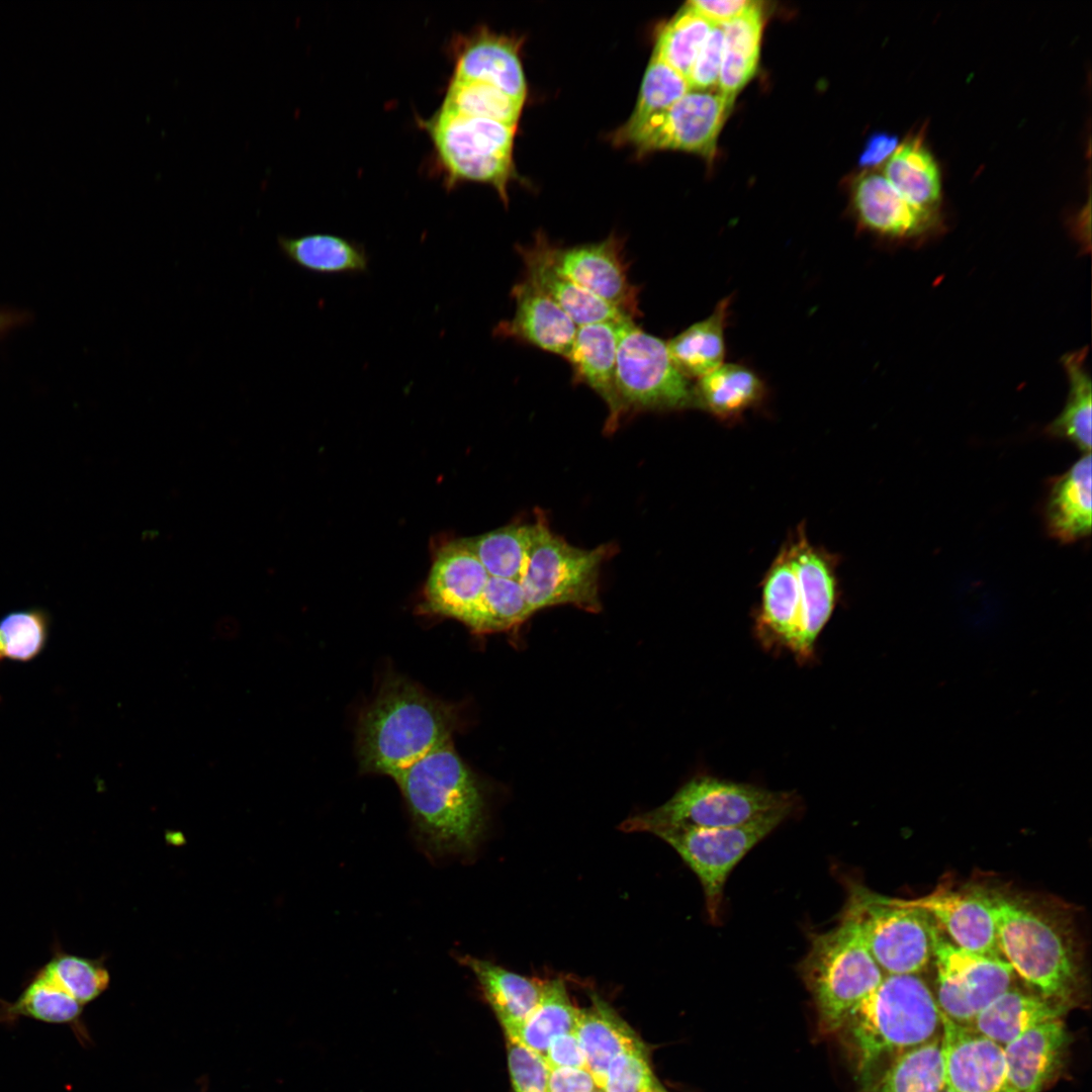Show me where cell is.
Instances as JSON below:
<instances>
[{
	"instance_id": "obj_30",
	"label": "cell",
	"mask_w": 1092,
	"mask_h": 1092,
	"mask_svg": "<svg viewBox=\"0 0 1092 1092\" xmlns=\"http://www.w3.org/2000/svg\"><path fill=\"white\" fill-rule=\"evenodd\" d=\"M1067 1006L1012 987L991 1001L970 1027L1004 1046L1042 1022L1061 1018Z\"/></svg>"
},
{
	"instance_id": "obj_50",
	"label": "cell",
	"mask_w": 1092,
	"mask_h": 1092,
	"mask_svg": "<svg viewBox=\"0 0 1092 1092\" xmlns=\"http://www.w3.org/2000/svg\"><path fill=\"white\" fill-rule=\"evenodd\" d=\"M754 3L755 1L750 0H693L686 5L714 24H725Z\"/></svg>"
},
{
	"instance_id": "obj_48",
	"label": "cell",
	"mask_w": 1092,
	"mask_h": 1092,
	"mask_svg": "<svg viewBox=\"0 0 1092 1092\" xmlns=\"http://www.w3.org/2000/svg\"><path fill=\"white\" fill-rule=\"evenodd\" d=\"M723 41V26L722 24H715L702 46L688 76L691 90L710 91L718 87Z\"/></svg>"
},
{
	"instance_id": "obj_52",
	"label": "cell",
	"mask_w": 1092,
	"mask_h": 1092,
	"mask_svg": "<svg viewBox=\"0 0 1092 1092\" xmlns=\"http://www.w3.org/2000/svg\"><path fill=\"white\" fill-rule=\"evenodd\" d=\"M899 146L897 135L880 131L873 133L866 142L858 163L861 167H876L886 162Z\"/></svg>"
},
{
	"instance_id": "obj_6",
	"label": "cell",
	"mask_w": 1092,
	"mask_h": 1092,
	"mask_svg": "<svg viewBox=\"0 0 1092 1092\" xmlns=\"http://www.w3.org/2000/svg\"><path fill=\"white\" fill-rule=\"evenodd\" d=\"M794 804L789 793L700 777L682 786L660 807L628 819L622 828L654 833L668 827H740L775 818L784 820Z\"/></svg>"
},
{
	"instance_id": "obj_19",
	"label": "cell",
	"mask_w": 1092,
	"mask_h": 1092,
	"mask_svg": "<svg viewBox=\"0 0 1092 1092\" xmlns=\"http://www.w3.org/2000/svg\"><path fill=\"white\" fill-rule=\"evenodd\" d=\"M521 40L480 28L453 41L451 79L489 84L524 103L527 84L519 50Z\"/></svg>"
},
{
	"instance_id": "obj_20",
	"label": "cell",
	"mask_w": 1092,
	"mask_h": 1092,
	"mask_svg": "<svg viewBox=\"0 0 1092 1092\" xmlns=\"http://www.w3.org/2000/svg\"><path fill=\"white\" fill-rule=\"evenodd\" d=\"M489 574L464 540L437 553L425 590L423 609L463 623L476 607Z\"/></svg>"
},
{
	"instance_id": "obj_29",
	"label": "cell",
	"mask_w": 1092,
	"mask_h": 1092,
	"mask_svg": "<svg viewBox=\"0 0 1092 1092\" xmlns=\"http://www.w3.org/2000/svg\"><path fill=\"white\" fill-rule=\"evenodd\" d=\"M800 612L799 581L787 541L762 580L758 625L793 650L799 635Z\"/></svg>"
},
{
	"instance_id": "obj_28",
	"label": "cell",
	"mask_w": 1092,
	"mask_h": 1092,
	"mask_svg": "<svg viewBox=\"0 0 1092 1092\" xmlns=\"http://www.w3.org/2000/svg\"><path fill=\"white\" fill-rule=\"evenodd\" d=\"M524 267L525 278L551 297L577 327L605 321L633 320L555 271L546 261L539 246L517 247Z\"/></svg>"
},
{
	"instance_id": "obj_38",
	"label": "cell",
	"mask_w": 1092,
	"mask_h": 1092,
	"mask_svg": "<svg viewBox=\"0 0 1092 1092\" xmlns=\"http://www.w3.org/2000/svg\"><path fill=\"white\" fill-rule=\"evenodd\" d=\"M534 533L535 523H517L463 540L489 576L519 580L528 561Z\"/></svg>"
},
{
	"instance_id": "obj_27",
	"label": "cell",
	"mask_w": 1092,
	"mask_h": 1092,
	"mask_svg": "<svg viewBox=\"0 0 1092 1092\" xmlns=\"http://www.w3.org/2000/svg\"><path fill=\"white\" fill-rule=\"evenodd\" d=\"M883 175L912 205L941 212L940 170L922 130L908 135L886 161Z\"/></svg>"
},
{
	"instance_id": "obj_53",
	"label": "cell",
	"mask_w": 1092,
	"mask_h": 1092,
	"mask_svg": "<svg viewBox=\"0 0 1092 1092\" xmlns=\"http://www.w3.org/2000/svg\"><path fill=\"white\" fill-rule=\"evenodd\" d=\"M3 658H4L3 648H2V643H1V640H0V660L3 659Z\"/></svg>"
},
{
	"instance_id": "obj_33",
	"label": "cell",
	"mask_w": 1092,
	"mask_h": 1092,
	"mask_svg": "<svg viewBox=\"0 0 1092 1092\" xmlns=\"http://www.w3.org/2000/svg\"><path fill=\"white\" fill-rule=\"evenodd\" d=\"M722 26L724 41L718 91L735 100L758 67L763 26L761 4L755 1L745 12Z\"/></svg>"
},
{
	"instance_id": "obj_32",
	"label": "cell",
	"mask_w": 1092,
	"mask_h": 1092,
	"mask_svg": "<svg viewBox=\"0 0 1092 1092\" xmlns=\"http://www.w3.org/2000/svg\"><path fill=\"white\" fill-rule=\"evenodd\" d=\"M695 407L733 421L757 405L765 396V384L749 367L723 363L693 385Z\"/></svg>"
},
{
	"instance_id": "obj_7",
	"label": "cell",
	"mask_w": 1092,
	"mask_h": 1092,
	"mask_svg": "<svg viewBox=\"0 0 1092 1092\" xmlns=\"http://www.w3.org/2000/svg\"><path fill=\"white\" fill-rule=\"evenodd\" d=\"M434 146L446 184L462 181L491 185L505 204L513 177V145L517 125L438 109L422 121Z\"/></svg>"
},
{
	"instance_id": "obj_3",
	"label": "cell",
	"mask_w": 1092,
	"mask_h": 1092,
	"mask_svg": "<svg viewBox=\"0 0 1092 1092\" xmlns=\"http://www.w3.org/2000/svg\"><path fill=\"white\" fill-rule=\"evenodd\" d=\"M842 1027L850 1034L860 1078L868 1087L884 1060L937 1038L941 1011L918 974L886 975L850 1011Z\"/></svg>"
},
{
	"instance_id": "obj_34",
	"label": "cell",
	"mask_w": 1092,
	"mask_h": 1092,
	"mask_svg": "<svg viewBox=\"0 0 1092 1092\" xmlns=\"http://www.w3.org/2000/svg\"><path fill=\"white\" fill-rule=\"evenodd\" d=\"M1087 348L1069 352L1061 358L1069 390L1064 408L1045 428V433L1074 444L1083 453H1091L1092 383L1086 367Z\"/></svg>"
},
{
	"instance_id": "obj_24",
	"label": "cell",
	"mask_w": 1092,
	"mask_h": 1092,
	"mask_svg": "<svg viewBox=\"0 0 1092 1092\" xmlns=\"http://www.w3.org/2000/svg\"><path fill=\"white\" fill-rule=\"evenodd\" d=\"M1091 453H1085L1052 484L1044 507L1049 534L1072 543L1091 533Z\"/></svg>"
},
{
	"instance_id": "obj_41",
	"label": "cell",
	"mask_w": 1092,
	"mask_h": 1092,
	"mask_svg": "<svg viewBox=\"0 0 1092 1092\" xmlns=\"http://www.w3.org/2000/svg\"><path fill=\"white\" fill-rule=\"evenodd\" d=\"M524 103L485 83L450 79L440 110L517 125Z\"/></svg>"
},
{
	"instance_id": "obj_36",
	"label": "cell",
	"mask_w": 1092,
	"mask_h": 1092,
	"mask_svg": "<svg viewBox=\"0 0 1092 1092\" xmlns=\"http://www.w3.org/2000/svg\"><path fill=\"white\" fill-rule=\"evenodd\" d=\"M578 1009L572 1004L565 984L560 979L543 981L540 999L531 1013L509 1040L519 1042L545 1056L551 1041L574 1031Z\"/></svg>"
},
{
	"instance_id": "obj_11",
	"label": "cell",
	"mask_w": 1092,
	"mask_h": 1092,
	"mask_svg": "<svg viewBox=\"0 0 1092 1092\" xmlns=\"http://www.w3.org/2000/svg\"><path fill=\"white\" fill-rule=\"evenodd\" d=\"M733 103L718 90H691L668 108L636 124H624L614 141L629 144L641 154L676 150L710 158Z\"/></svg>"
},
{
	"instance_id": "obj_10",
	"label": "cell",
	"mask_w": 1092,
	"mask_h": 1092,
	"mask_svg": "<svg viewBox=\"0 0 1092 1092\" xmlns=\"http://www.w3.org/2000/svg\"><path fill=\"white\" fill-rule=\"evenodd\" d=\"M616 385L623 416L695 407L694 384L673 365L666 342L634 320L620 324Z\"/></svg>"
},
{
	"instance_id": "obj_54",
	"label": "cell",
	"mask_w": 1092,
	"mask_h": 1092,
	"mask_svg": "<svg viewBox=\"0 0 1092 1092\" xmlns=\"http://www.w3.org/2000/svg\"><path fill=\"white\" fill-rule=\"evenodd\" d=\"M657 1092H665V1091H664V1090H663V1089H662V1088L660 1087V1088H659V1089L657 1090Z\"/></svg>"
},
{
	"instance_id": "obj_47",
	"label": "cell",
	"mask_w": 1092,
	"mask_h": 1092,
	"mask_svg": "<svg viewBox=\"0 0 1092 1092\" xmlns=\"http://www.w3.org/2000/svg\"><path fill=\"white\" fill-rule=\"evenodd\" d=\"M507 1048L514 1092H549V1070L543 1058L525 1045L509 1039Z\"/></svg>"
},
{
	"instance_id": "obj_22",
	"label": "cell",
	"mask_w": 1092,
	"mask_h": 1092,
	"mask_svg": "<svg viewBox=\"0 0 1092 1092\" xmlns=\"http://www.w3.org/2000/svg\"><path fill=\"white\" fill-rule=\"evenodd\" d=\"M625 321V320H623ZM623 321H605L577 327L565 357L573 383L585 384L606 403L607 433L614 432L623 416L616 385L619 328Z\"/></svg>"
},
{
	"instance_id": "obj_44",
	"label": "cell",
	"mask_w": 1092,
	"mask_h": 1092,
	"mask_svg": "<svg viewBox=\"0 0 1092 1092\" xmlns=\"http://www.w3.org/2000/svg\"><path fill=\"white\" fill-rule=\"evenodd\" d=\"M688 79L652 54L645 71L637 103L625 125H633L664 110L690 92Z\"/></svg>"
},
{
	"instance_id": "obj_13",
	"label": "cell",
	"mask_w": 1092,
	"mask_h": 1092,
	"mask_svg": "<svg viewBox=\"0 0 1092 1092\" xmlns=\"http://www.w3.org/2000/svg\"><path fill=\"white\" fill-rule=\"evenodd\" d=\"M782 821L775 818L732 828L668 827L653 834L669 844L697 875L709 916L716 922L731 871Z\"/></svg>"
},
{
	"instance_id": "obj_4",
	"label": "cell",
	"mask_w": 1092,
	"mask_h": 1092,
	"mask_svg": "<svg viewBox=\"0 0 1092 1092\" xmlns=\"http://www.w3.org/2000/svg\"><path fill=\"white\" fill-rule=\"evenodd\" d=\"M989 896L1000 954L1040 996L1067 1006L1076 990L1078 967L1065 931L1034 906L1001 894Z\"/></svg>"
},
{
	"instance_id": "obj_39",
	"label": "cell",
	"mask_w": 1092,
	"mask_h": 1092,
	"mask_svg": "<svg viewBox=\"0 0 1092 1092\" xmlns=\"http://www.w3.org/2000/svg\"><path fill=\"white\" fill-rule=\"evenodd\" d=\"M944 1089L939 1038L895 1058L873 1092H941Z\"/></svg>"
},
{
	"instance_id": "obj_49",
	"label": "cell",
	"mask_w": 1092,
	"mask_h": 1092,
	"mask_svg": "<svg viewBox=\"0 0 1092 1092\" xmlns=\"http://www.w3.org/2000/svg\"><path fill=\"white\" fill-rule=\"evenodd\" d=\"M543 1060L548 1068L586 1069L583 1050L575 1031L555 1037L549 1044Z\"/></svg>"
},
{
	"instance_id": "obj_46",
	"label": "cell",
	"mask_w": 1092,
	"mask_h": 1092,
	"mask_svg": "<svg viewBox=\"0 0 1092 1092\" xmlns=\"http://www.w3.org/2000/svg\"><path fill=\"white\" fill-rule=\"evenodd\" d=\"M656 1082L646 1061L644 1048L628 1050L610 1063L603 1092H656Z\"/></svg>"
},
{
	"instance_id": "obj_15",
	"label": "cell",
	"mask_w": 1092,
	"mask_h": 1092,
	"mask_svg": "<svg viewBox=\"0 0 1092 1092\" xmlns=\"http://www.w3.org/2000/svg\"><path fill=\"white\" fill-rule=\"evenodd\" d=\"M852 204L864 230L892 243L921 244L943 229L941 212L912 205L879 172H866L857 178Z\"/></svg>"
},
{
	"instance_id": "obj_8",
	"label": "cell",
	"mask_w": 1092,
	"mask_h": 1092,
	"mask_svg": "<svg viewBox=\"0 0 1092 1092\" xmlns=\"http://www.w3.org/2000/svg\"><path fill=\"white\" fill-rule=\"evenodd\" d=\"M612 551L609 545L590 550L575 547L552 532L545 519L539 517L528 561L519 579L532 614L559 605L599 612L600 569Z\"/></svg>"
},
{
	"instance_id": "obj_26",
	"label": "cell",
	"mask_w": 1092,
	"mask_h": 1092,
	"mask_svg": "<svg viewBox=\"0 0 1092 1092\" xmlns=\"http://www.w3.org/2000/svg\"><path fill=\"white\" fill-rule=\"evenodd\" d=\"M574 1031L583 1050L586 1070L600 1089L617 1055L644 1048L633 1029L598 996H593L590 1006L578 1009Z\"/></svg>"
},
{
	"instance_id": "obj_35",
	"label": "cell",
	"mask_w": 1092,
	"mask_h": 1092,
	"mask_svg": "<svg viewBox=\"0 0 1092 1092\" xmlns=\"http://www.w3.org/2000/svg\"><path fill=\"white\" fill-rule=\"evenodd\" d=\"M278 245L291 262L316 273H358L368 266V257L360 246L334 235L279 237Z\"/></svg>"
},
{
	"instance_id": "obj_1",
	"label": "cell",
	"mask_w": 1092,
	"mask_h": 1092,
	"mask_svg": "<svg viewBox=\"0 0 1092 1092\" xmlns=\"http://www.w3.org/2000/svg\"><path fill=\"white\" fill-rule=\"evenodd\" d=\"M393 780L419 838L432 853H466L475 847L484 824L483 798L452 740Z\"/></svg>"
},
{
	"instance_id": "obj_18",
	"label": "cell",
	"mask_w": 1092,
	"mask_h": 1092,
	"mask_svg": "<svg viewBox=\"0 0 1092 1092\" xmlns=\"http://www.w3.org/2000/svg\"><path fill=\"white\" fill-rule=\"evenodd\" d=\"M788 542L794 555L801 600L799 635L793 651L807 658L835 606V561L825 550L811 544L804 527H798Z\"/></svg>"
},
{
	"instance_id": "obj_5",
	"label": "cell",
	"mask_w": 1092,
	"mask_h": 1092,
	"mask_svg": "<svg viewBox=\"0 0 1092 1092\" xmlns=\"http://www.w3.org/2000/svg\"><path fill=\"white\" fill-rule=\"evenodd\" d=\"M810 941L800 974L814 999L820 1027L834 1032L886 975L868 949L855 920L844 910L835 927L813 934Z\"/></svg>"
},
{
	"instance_id": "obj_21",
	"label": "cell",
	"mask_w": 1092,
	"mask_h": 1092,
	"mask_svg": "<svg viewBox=\"0 0 1092 1092\" xmlns=\"http://www.w3.org/2000/svg\"><path fill=\"white\" fill-rule=\"evenodd\" d=\"M512 318L496 325L493 335L561 356L568 354L577 326L544 291L524 277L511 291Z\"/></svg>"
},
{
	"instance_id": "obj_14",
	"label": "cell",
	"mask_w": 1092,
	"mask_h": 1092,
	"mask_svg": "<svg viewBox=\"0 0 1092 1092\" xmlns=\"http://www.w3.org/2000/svg\"><path fill=\"white\" fill-rule=\"evenodd\" d=\"M534 241L555 271L627 316L641 314L640 287L629 279L622 238L612 234L600 242L561 247L539 233Z\"/></svg>"
},
{
	"instance_id": "obj_23",
	"label": "cell",
	"mask_w": 1092,
	"mask_h": 1092,
	"mask_svg": "<svg viewBox=\"0 0 1092 1092\" xmlns=\"http://www.w3.org/2000/svg\"><path fill=\"white\" fill-rule=\"evenodd\" d=\"M1068 1044L1061 1018L1035 1025L1003 1046L1007 1089L1041 1092L1060 1067Z\"/></svg>"
},
{
	"instance_id": "obj_12",
	"label": "cell",
	"mask_w": 1092,
	"mask_h": 1092,
	"mask_svg": "<svg viewBox=\"0 0 1092 1092\" xmlns=\"http://www.w3.org/2000/svg\"><path fill=\"white\" fill-rule=\"evenodd\" d=\"M936 1002L943 1015L970 1026L996 997L1011 988L1015 973L1001 956L958 946L937 926L933 959Z\"/></svg>"
},
{
	"instance_id": "obj_17",
	"label": "cell",
	"mask_w": 1092,
	"mask_h": 1092,
	"mask_svg": "<svg viewBox=\"0 0 1092 1092\" xmlns=\"http://www.w3.org/2000/svg\"><path fill=\"white\" fill-rule=\"evenodd\" d=\"M899 900L906 906L928 914L958 946L980 953L1001 956L994 908L988 893L944 888L920 898Z\"/></svg>"
},
{
	"instance_id": "obj_31",
	"label": "cell",
	"mask_w": 1092,
	"mask_h": 1092,
	"mask_svg": "<svg viewBox=\"0 0 1092 1092\" xmlns=\"http://www.w3.org/2000/svg\"><path fill=\"white\" fill-rule=\"evenodd\" d=\"M730 301V297L719 300L710 315L666 341L673 365L687 379L698 380L724 363Z\"/></svg>"
},
{
	"instance_id": "obj_16",
	"label": "cell",
	"mask_w": 1092,
	"mask_h": 1092,
	"mask_svg": "<svg viewBox=\"0 0 1092 1092\" xmlns=\"http://www.w3.org/2000/svg\"><path fill=\"white\" fill-rule=\"evenodd\" d=\"M944 1088L949 1092L1007 1089L1003 1046L941 1013L939 1038Z\"/></svg>"
},
{
	"instance_id": "obj_25",
	"label": "cell",
	"mask_w": 1092,
	"mask_h": 1092,
	"mask_svg": "<svg viewBox=\"0 0 1092 1092\" xmlns=\"http://www.w3.org/2000/svg\"><path fill=\"white\" fill-rule=\"evenodd\" d=\"M459 962L475 976L507 1038H512L537 1005L543 981L509 971L489 961L463 956Z\"/></svg>"
},
{
	"instance_id": "obj_56",
	"label": "cell",
	"mask_w": 1092,
	"mask_h": 1092,
	"mask_svg": "<svg viewBox=\"0 0 1092 1092\" xmlns=\"http://www.w3.org/2000/svg\"><path fill=\"white\" fill-rule=\"evenodd\" d=\"M941 1092H949V1091L944 1088Z\"/></svg>"
},
{
	"instance_id": "obj_51",
	"label": "cell",
	"mask_w": 1092,
	"mask_h": 1092,
	"mask_svg": "<svg viewBox=\"0 0 1092 1092\" xmlns=\"http://www.w3.org/2000/svg\"><path fill=\"white\" fill-rule=\"evenodd\" d=\"M597 1086L586 1069L555 1068L548 1074L549 1092H595Z\"/></svg>"
},
{
	"instance_id": "obj_57",
	"label": "cell",
	"mask_w": 1092,
	"mask_h": 1092,
	"mask_svg": "<svg viewBox=\"0 0 1092 1092\" xmlns=\"http://www.w3.org/2000/svg\"><path fill=\"white\" fill-rule=\"evenodd\" d=\"M595 1092H603V1091H598V1090H596Z\"/></svg>"
},
{
	"instance_id": "obj_9",
	"label": "cell",
	"mask_w": 1092,
	"mask_h": 1092,
	"mask_svg": "<svg viewBox=\"0 0 1092 1092\" xmlns=\"http://www.w3.org/2000/svg\"><path fill=\"white\" fill-rule=\"evenodd\" d=\"M844 907L856 922L872 957L885 975L921 972L933 959L937 924L899 898L850 883Z\"/></svg>"
},
{
	"instance_id": "obj_37",
	"label": "cell",
	"mask_w": 1092,
	"mask_h": 1092,
	"mask_svg": "<svg viewBox=\"0 0 1092 1092\" xmlns=\"http://www.w3.org/2000/svg\"><path fill=\"white\" fill-rule=\"evenodd\" d=\"M83 1005L62 989L40 968L33 972L23 991L13 1002L0 1000V1021L20 1016L38 1021L65 1024L76 1022Z\"/></svg>"
},
{
	"instance_id": "obj_2",
	"label": "cell",
	"mask_w": 1092,
	"mask_h": 1092,
	"mask_svg": "<svg viewBox=\"0 0 1092 1092\" xmlns=\"http://www.w3.org/2000/svg\"><path fill=\"white\" fill-rule=\"evenodd\" d=\"M455 724L451 706L406 679H388L359 720L360 766L366 772L394 779L452 740Z\"/></svg>"
},
{
	"instance_id": "obj_43",
	"label": "cell",
	"mask_w": 1092,
	"mask_h": 1092,
	"mask_svg": "<svg viewBox=\"0 0 1092 1092\" xmlns=\"http://www.w3.org/2000/svg\"><path fill=\"white\" fill-rule=\"evenodd\" d=\"M714 25L686 5L660 31L653 55L688 79L695 60Z\"/></svg>"
},
{
	"instance_id": "obj_42",
	"label": "cell",
	"mask_w": 1092,
	"mask_h": 1092,
	"mask_svg": "<svg viewBox=\"0 0 1092 1092\" xmlns=\"http://www.w3.org/2000/svg\"><path fill=\"white\" fill-rule=\"evenodd\" d=\"M104 957L91 959L64 950L55 939L52 956L40 969L82 1005L98 998L109 986Z\"/></svg>"
},
{
	"instance_id": "obj_45",
	"label": "cell",
	"mask_w": 1092,
	"mask_h": 1092,
	"mask_svg": "<svg viewBox=\"0 0 1092 1092\" xmlns=\"http://www.w3.org/2000/svg\"><path fill=\"white\" fill-rule=\"evenodd\" d=\"M49 617L40 609H27L7 614L0 620V640L4 658L28 661L38 655L46 645Z\"/></svg>"
},
{
	"instance_id": "obj_55",
	"label": "cell",
	"mask_w": 1092,
	"mask_h": 1092,
	"mask_svg": "<svg viewBox=\"0 0 1092 1092\" xmlns=\"http://www.w3.org/2000/svg\"><path fill=\"white\" fill-rule=\"evenodd\" d=\"M1002 1092H1013V1091H1011V1090H1009V1089H1005V1090H1004V1091H1002Z\"/></svg>"
},
{
	"instance_id": "obj_40",
	"label": "cell",
	"mask_w": 1092,
	"mask_h": 1092,
	"mask_svg": "<svg viewBox=\"0 0 1092 1092\" xmlns=\"http://www.w3.org/2000/svg\"><path fill=\"white\" fill-rule=\"evenodd\" d=\"M532 615L519 580L489 576L472 612L463 621L476 633L506 631Z\"/></svg>"
}]
</instances>
